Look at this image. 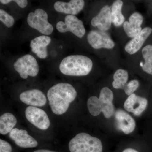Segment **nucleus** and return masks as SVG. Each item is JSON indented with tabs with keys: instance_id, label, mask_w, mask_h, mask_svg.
I'll return each instance as SVG.
<instances>
[{
	"instance_id": "nucleus-1",
	"label": "nucleus",
	"mask_w": 152,
	"mask_h": 152,
	"mask_svg": "<svg viewBox=\"0 0 152 152\" xmlns=\"http://www.w3.org/2000/svg\"><path fill=\"white\" fill-rule=\"evenodd\" d=\"M77 96L74 87L68 83H59L48 91L47 96L52 111L56 115L64 113Z\"/></svg>"
},
{
	"instance_id": "nucleus-2",
	"label": "nucleus",
	"mask_w": 152,
	"mask_h": 152,
	"mask_svg": "<svg viewBox=\"0 0 152 152\" xmlns=\"http://www.w3.org/2000/svg\"><path fill=\"white\" fill-rule=\"evenodd\" d=\"M93 64L88 57L83 55H72L64 58L60 63V72L66 75L86 76L92 69Z\"/></svg>"
},
{
	"instance_id": "nucleus-3",
	"label": "nucleus",
	"mask_w": 152,
	"mask_h": 152,
	"mask_svg": "<svg viewBox=\"0 0 152 152\" xmlns=\"http://www.w3.org/2000/svg\"><path fill=\"white\" fill-rule=\"evenodd\" d=\"M113 98L111 90L104 87L101 90L99 98L93 96L88 99L87 105L90 113L94 116H97L102 112L106 118H111L114 113Z\"/></svg>"
},
{
	"instance_id": "nucleus-4",
	"label": "nucleus",
	"mask_w": 152,
	"mask_h": 152,
	"mask_svg": "<svg viewBox=\"0 0 152 152\" xmlns=\"http://www.w3.org/2000/svg\"><path fill=\"white\" fill-rule=\"evenodd\" d=\"M71 152H102L99 139L85 133L77 134L69 143Z\"/></svg>"
},
{
	"instance_id": "nucleus-5",
	"label": "nucleus",
	"mask_w": 152,
	"mask_h": 152,
	"mask_svg": "<svg viewBox=\"0 0 152 152\" xmlns=\"http://www.w3.org/2000/svg\"><path fill=\"white\" fill-rule=\"evenodd\" d=\"M48 18L45 11L42 9H37L28 15L27 23L30 27L44 35H50L53 33L54 28L48 21Z\"/></svg>"
},
{
	"instance_id": "nucleus-6",
	"label": "nucleus",
	"mask_w": 152,
	"mask_h": 152,
	"mask_svg": "<svg viewBox=\"0 0 152 152\" xmlns=\"http://www.w3.org/2000/svg\"><path fill=\"white\" fill-rule=\"evenodd\" d=\"M14 68L23 79H27L28 76L36 77L39 72V66L37 60L29 54L19 58L14 63Z\"/></svg>"
},
{
	"instance_id": "nucleus-7",
	"label": "nucleus",
	"mask_w": 152,
	"mask_h": 152,
	"mask_svg": "<svg viewBox=\"0 0 152 152\" xmlns=\"http://www.w3.org/2000/svg\"><path fill=\"white\" fill-rule=\"evenodd\" d=\"M56 28L59 32H70L79 38H83L86 33L83 22L75 16L72 15L66 16L64 22H58Z\"/></svg>"
},
{
	"instance_id": "nucleus-8",
	"label": "nucleus",
	"mask_w": 152,
	"mask_h": 152,
	"mask_svg": "<svg viewBox=\"0 0 152 152\" xmlns=\"http://www.w3.org/2000/svg\"><path fill=\"white\" fill-rule=\"evenodd\" d=\"M26 118L29 122L37 128L46 130L50 126V121L45 112L42 109L30 106L25 111Z\"/></svg>"
},
{
	"instance_id": "nucleus-9",
	"label": "nucleus",
	"mask_w": 152,
	"mask_h": 152,
	"mask_svg": "<svg viewBox=\"0 0 152 152\" xmlns=\"http://www.w3.org/2000/svg\"><path fill=\"white\" fill-rule=\"evenodd\" d=\"M89 43L93 48L111 49L115 47V43L110 36L103 31L93 30L87 36Z\"/></svg>"
},
{
	"instance_id": "nucleus-10",
	"label": "nucleus",
	"mask_w": 152,
	"mask_h": 152,
	"mask_svg": "<svg viewBox=\"0 0 152 152\" xmlns=\"http://www.w3.org/2000/svg\"><path fill=\"white\" fill-rule=\"evenodd\" d=\"M10 137L13 140L17 145L23 148H33L38 145L35 139L28 134L24 130L14 129L10 133Z\"/></svg>"
},
{
	"instance_id": "nucleus-11",
	"label": "nucleus",
	"mask_w": 152,
	"mask_h": 152,
	"mask_svg": "<svg viewBox=\"0 0 152 152\" xmlns=\"http://www.w3.org/2000/svg\"><path fill=\"white\" fill-rule=\"evenodd\" d=\"M20 99L24 103L32 107H42L46 103L47 99L40 90L32 89L23 92Z\"/></svg>"
},
{
	"instance_id": "nucleus-12",
	"label": "nucleus",
	"mask_w": 152,
	"mask_h": 152,
	"mask_svg": "<svg viewBox=\"0 0 152 152\" xmlns=\"http://www.w3.org/2000/svg\"><path fill=\"white\" fill-rule=\"evenodd\" d=\"M84 5L83 0H71L69 2L58 1L55 3L54 8L58 12L75 15L83 10Z\"/></svg>"
},
{
	"instance_id": "nucleus-13",
	"label": "nucleus",
	"mask_w": 152,
	"mask_h": 152,
	"mask_svg": "<svg viewBox=\"0 0 152 152\" xmlns=\"http://www.w3.org/2000/svg\"><path fill=\"white\" fill-rule=\"evenodd\" d=\"M148 104V100L133 94L129 96L125 101L124 108L126 110L133 113L136 116H139L145 110Z\"/></svg>"
},
{
	"instance_id": "nucleus-14",
	"label": "nucleus",
	"mask_w": 152,
	"mask_h": 152,
	"mask_svg": "<svg viewBox=\"0 0 152 152\" xmlns=\"http://www.w3.org/2000/svg\"><path fill=\"white\" fill-rule=\"evenodd\" d=\"M111 10L109 6L103 7L99 13L91 21V24L97 27L100 31H105L111 27L112 24Z\"/></svg>"
},
{
	"instance_id": "nucleus-15",
	"label": "nucleus",
	"mask_w": 152,
	"mask_h": 152,
	"mask_svg": "<svg viewBox=\"0 0 152 152\" xmlns=\"http://www.w3.org/2000/svg\"><path fill=\"white\" fill-rule=\"evenodd\" d=\"M152 32V29L151 28L146 27L142 29L137 36L126 45L125 47L126 51L129 54L136 53L141 49Z\"/></svg>"
},
{
	"instance_id": "nucleus-16",
	"label": "nucleus",
	"mask_w": 152,
	"mask_h": 152,
	"mask_svg": "<svg viewBox=\"0 0 152 152\" xmlns=\"http://www.w3.org/2000/svg\"><path fill=\"white\" fill-rule=\"evenodd\" d=\"M143 21V18L140 14L135 12L131 15L129 18V22L124 23V30L128 37H135L142 31L141 27Z\"/></svg>"
},
{
	"instance_id": "nucleus-17",
	"label": "nucleus",
	"mask_w": 152,
	"mask_h": 152,
	"mask_svg": "<svg viewBox=\"0 0 152 152\" xmlns=\"http://www.w3.org/2000/svg\"><path fill=\"white\" fill-rule=\"evenodd\" d=\"M118 127L126 134L132 132L135 128L136 123L132 117L122 110H118L115 114Z\"/></svg>"
},
{
	"instance_id": "nucleus-18",
	"label": "nucleus",
	"mask_w": 152,
	"mask_h": 152,
	"mask_svg": "<svg viewBox=\"0 0 152 152\" xmlns=\"http://www.w3.org/2000/svg\"><path fill=\"white\" fill-rule=\"evenodd\" d=\"M51 39L49 36H39L33 39L30 43L32 51L41 59H45L48 56L47 47L50 43Z\"/></svg>"
},
{
	"instance_id": "nucleus-19",
	"label": "nucleus",
	"mask_w": 152,
	"mask_h": 152,
	"mask_svg": "<svg viewBox=\"0 0 152 152\" xmlns=\"http://www.w3.org/2000/svg\"><path fill=\"white\" fill-rule=\"evenodd\" d=\"M15 117L10 113L3 114L0 118V133L5 135L13 129L17 124Z\"/></svg>"
},
{
	"instance_id": "nucleus-20",
	"label": "nucleus",
	"mask_w": 152,
	"mask_h": 152,
	"mask_svg": "<svg viewBox=\"0 0 152 152\" xmlns=\"http://www.w3.org/2000/svg\"><path fill=\"white\" fill-rule=\"evenodd\" d=\"M122 1L118 0L114 2L111 9L112 22L116 26H119L125 21V17L122 13Z\"/></svg>"
},
{
	"instance_id": "nucleus-21",
	"label": "nucleus",
	"mask_w": 152,
	"mask_h": 152,
	"mask_svg": "<svg viewBox=\"0 0 152 152\" xmlns=\"http://www.w3.org/2000/svg\"><path fill=\"white\" fill-rule=\"evenodd\" d=\"M128 76V72L125 70L120 69L117 70L114 75V81L112 83L113 87L124 90L127 84Z\"/></svg>"
},
{
	"instance_id": "nucleus-22",
	"label": "nucleus",
	"mask_w": 152,
	"mask_h": 152,
	"mask_svg": "<svg viewBox=\"0 0 152 152\" xmlns=\"http://www.w3.org/2000/svg\"><path fill=\"white\" fill-rule=\"evenodd\" d=\"M142 53L145 60L142 69L144 72L152 75V45H148L144 47Z\"/></svg>"
},
{
	"instance_id": "nucleus-23",
	"label": "nucleus",
	"mask_w": 152,
	"mask_h": 152,
	"mask_svg": "<svg viewBox=\"0 0 152 152\" xmlns=\"http://www.w3.org/2000/svg\"><path fill=\"white\" fill-rule=\"evenodd\" d=\"M0 20L9 28L12 27L15 22L13 17L2 9L0 10Z\"/></svg>"
},
{
	"instance_id": "nucleus-24",
	"label": "nucleus",
	"mask_w": 152,
	"mask_h": 152,
	"mask_svg": "<svg viewBox=\"0 0 152 152\" xmlns=\"http://www.w3.org/2000/svg\"><path fill=\"white\" fill-rule=\"evenodd\" d=\"M139 83L137 80H133L126 85L124 90L127 95L130 96L138 88Z\"/></svg>"
},
{
	"instance_id": "nucleus-25",
	"label": "nucleus",
	"mask_w": 152,
	"mask_h": 152,
	"mask_svg": "<svg viewBox=\"0 0 152 152\" xmlns=\"http://www.w3.org/2000/svg\"><path fill=\"white\" fill-rule=\"evenodd\" d=\"M12 147L7 142L0 140V152H12Z\"/></svg>"
},
{
	"instance_id": "nucleus-26",
	"label": "nucleus",
	"mask_w": 152,
	"mask_h": 152,
	"mask_svg": "<svg viewBox=\"0 0 152 152\" xmlns=\"http://www.w3.org/2000/svg\"><path fill=\"white\" fill-rule=\"evenodd\" d=\"M12 1L16 3L21 8H26L28 4V1L27 0H14Z\"/></svg>"
},
{
	"instance_id": "nucleus-27",
	"label": "nucleus",
	"mask_w": 152,
	"mask_h": 152,
	"mask_svg": "<svg viewBox=\"0 0 152 152\" xmlns=\"http://www.w3.org/2000/svg\"><path fill=\"white\" fill-rule=\"evenodd\" d=\"M123 152H138L137 151L132 148L126 149L123 151Z\"/></svg>"
},
{
	"instance_id": "nucleus-28",
	"label": "nucleus",
	"mask_w": 152,
	"mask_h": 152,
	"mask_svg": "<svg viewBox=\"0 0 152 152\" xmlns=\"http://www.w3.org/2000/svg\"><path fill=\"white\" fill-rule=\"evenodd\" d=\"M12 1V0H1L0 2L4 4H9V3L11 2Z\"/></svg>"
},
{
	"instance_id": "nucleus-29",
	"label": "nucleus",
	"mask_w": 152,
	"mask_h": 152,
	"mask_svg": "<svg viewBox=\"0 0 152 152\" xmlns=\"http://www.w3.org/2000/svg\"><path fill=\"white\" fill-rule=\"evenodd\" d=\"M34 152H57L53 151H49V150H37V151H35Z\"/></svg>"
}]
</instances>
